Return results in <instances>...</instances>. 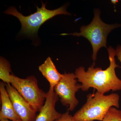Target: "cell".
<instances>
[{"label":"cell","instance_id":"obj_1","mask_svg":"<svg viewBox=\"0 0 121 121\" xmlns=\"http://www.w3.org/2000/svg\"><path fill=\"white\" fill-rule=\"evenodd\" d=\"M110 65L105 70L101 68H95V64L89 68L86 71L83 67L76 70L75 74L78 81L82 83L81 88L83 91L90 88L96 89L97 92L104 94L111 90L113 91L121 90V80L117 76L115 69L119 67L115 61L116 50L110 47L107 48Z\"/></svg>","mask_w":121,"mask_h":121},{"label":"cell","instance_id":"obj_2","mask_svg":"<svg viewBox=\"0 0 121 121\" xmlns=\"http://www.w3.org/2000/svg\"><path fill=\"white\" fill-rule=\"evenodd\" d=\"M119 96L113 93L108 95L96 92L87 95L86 103L74 115L77 121H101L110 108H119Z\"/></svg>","mask_w":121,"mask_h":121},{"label":"cell","instance_id":"obj_3","mask_svg":"<svg viewBox=\"0 0 121 121\" xmlns=\"http://www.w3.org/2000/svg\"><path fill=\"white\" fill-rule=\"evenodd\" d=\"M41 3V8L37 7V11L28 16H24L13 7L9 8L4 13L17 17L21 23V33L28 35H36L42 24L55 16L61 14L70 15V13L67 11L65 6L51 10L46 8L45 4L43 2Z\"/></svg>","mask_w":121,"mask_h":121},{"label":"cell","instance_id":"obj_4","mask_svg":"<svg viewBox=\"0 0 121 121\" xmlns=\"http://www.w3.org/2000/svg\"><path fill=\"white\" fill-rule=\"evenodd\" d=\"M100 12L95 10L93 21L87 26H82L80 28V32L71 34H61V35H71L74 36H82L87 39L93 48L92 59L95 64L97 54L99 49L102 47L108 48L107 47V36L113 29L119 27L118 24L109 25L105 23L100 19Z\"/></svg>","mask_w":121,"mask_h":121},{"label":"cell","instance_id":"obj_5","mask_svg":"<svg viewBox=\"0 0 121 121\" xmlns=\"http://www.w3.org/2000/svg\"><path fill=\"white\" fill-rule=\"evenodd\" d=\"M11 84L36 112H39L45 103L47 93L39 88L35 76L21 78L11 74Z\"/></svg>","mask_w":121,"mask_h":121},{"label":"cell","instance_id":"obj_6","mask_svg":"<svg viewBox=\"0 0 121 121\" xmlns=\"http://www.w3.org/2000/svg\"><path fill=\"white\" fill-rule=\"evenodd\" d=\"M73 73H65L54 89L63 105L69 106V111L73 110L78 104L75 94L81 89V84L78 83Z\"/></svg>","mask_w":121,"mask_h":121},{"label":"cell","instance_id":"obj_7","mask_svg":"<svg viewBox=\"0 0 121 121\" xmlns=\"http://www.w3.org/2000/svg\"><path fill=\"white\" fill-rule=\"evenodd\" d=\"M6 90L16 112L22 121H35L37 112L11 84L5 83Z\"/></svg>","mask_w":121,"mask_h":121},{"label":"cell","instance_id":"obj_8","mask_svg":"<svg viewBox=\"0 0 121 121\" xmlns=\"http://www.w3.org/2000/svg\"><path fill=\"white\" fill-rule=\"evenodd\" d=\"M43 106L39 112L35 121H55L62 116L56 109L59 97L54 90L49 89Z\"/></svg>","mask_w":121,"mask_h":121},{"label":"cell","instance_id":"obj_9","mask_svg":"<svg viewBox=\"0 0 121 121\" xmlns=\"http://www.w3.org/2000/svg\"><path fill=\"white\" fill-rule=\"evenodd\" d=\"M0 94L1 102L0 120L8 119L11 121L21 120L14 109L6 90L5 83L2 81L0 82Z\"/></svg>","mask_w":121,"mask_h":121},{"label":"cell","instance_id":"obj_10","mask_svg":"<svg viewBox=\"0 0 121 121\" xmlns=\"http://www.w3.org/2000/svg\"><path fill=\"white\" fill-rule=\"evenodd\" d=\"M39 70L50 83V89L54 90L62 77L63 74L57 70L51 57H48L43 63L39 66Z\"/></svg>","mask_w":121,"mask_h":121},{"label":"cell","instance_id":"obj_11","mask_svg":"<svg viewBox=\"0 0 121 121\" xmlns=\"http://www.w3.org/2000/svg\"><path fill=\"white\" fill-rule=\"evenodd\" d=\"M11 66L8 60L4 57L0 58V79L2 82L7 84H11L12 72Z\"/></svg>","mask_w":121,"mask_h":121},{"label":"cell","instance_id":"obj_12","mask_svg":"<svg viewBox=\"0 0 121 121\" xmlns=\"http://www.w3.org/2000/svg\"><path fill=\"white\" fill-rule=\"evenodd\" d=\"M101 121H121V111L111 107Z\"/></svg>","mask_w":121,"mask_h":121},{"label":"cell","instance_id":"obj_13","mask_svg":"<svg viewBox=\"0 0 121 121\" xmlns=\"http://www.w3.org/2000/svg\"><path fill=\"white\" fill-rule=\"evenodd\" d=\"M55 121H77L75 120L73 117L69 114L68 111L62 114V116Z\"/></svg>","mask_w":121,"mask_h":121},{"label":"cell","instance_id":"obj_14","mask_svg":"<svg viewBox=\"0 0 121 121\" xmlns=\"http://www.w3.org/2000/svg\"><path fill=\"white\" fill-rule=\"evenodd\" d=\"M116 56L118 59L121 62V46L118 45L116 50Z\"/></svg>","mask_w":121,"mask_h":121},{"label":"cell","instance_id":"obj_15","mask_svg":"<svg viewBox=\"0 0 121 121\" xmlns=\"http://www.w3.org/2000/svg\"><path fill=\"white\" fill-rule=\"evenodd\" d=\"M0 121H22L21 120H20V121H11V120H9L8 119H1V120H0Z\"/></svg>","mask_w":121,"mask_h":121}]
</instances>
